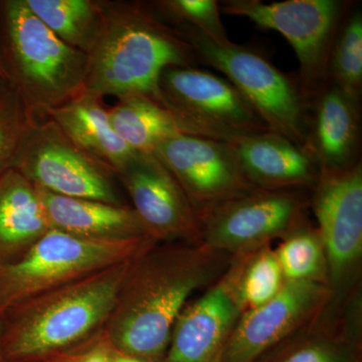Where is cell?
<instances>
[{"mask_svg":"<svg viewBox=\"0 0 362 362\" xmlns=\"http://www.w3.org/2000/svg\"><path fill=\"white\" fill-rule=\"evenodd\" d=\"M232 257L202 242L157 243L134 259L104 334L113 349L162 362L176 319L195 293L223 275Z\"/></svg>","mask_w":362,"mask_h":362,"instance_id":"1","label":"cell"},{"mask_svg":"<svg viewBox=\"0 0 362 362\" xmlns=\"http://www.w3.org/2000/svg\"><path fill=\"white\" fill-rule=\"evenodd\" d=\"M86 56V92L157 103L162 71L199 63L177 30L141 2L101 1L99 30Z\"/></svg>","mask_w":362,"mask_h":362,"instance_id":"2","label":"cell"},{"mask_svg":"<svg viewBox=\"0 0 362 362\" xmlns=\"http://www.w3.org/2000/svg\"><path fill=\"white\" fill-rule=\"evenodd\" d=\"M135 259L33 297L7 311L0 326V362H42L101 333Z\"/></svg>","mask_w":362,"mask_h":362,"instance_id":"3","label":"cell"},{"mask_svg":"<svg viewBox=\"0 0 362 362\" xmlns=\"http://www.w3.org/2000/svg\"><path fill=\"white\" fill-rule=\"evenodd\" d=\"M2 58L9 82L37 117L85 90V52L59 39L25 0L0 1Z\"/></svg>","mask_w":362,"mask_h":362,"instance_id":"4","label":"cell"},{"mask_svg":"<svg viewBox=\"0 0 362 362\" xmlns=\"http://www.w3.org/2000/svg\"><path fill=\"white\" fill-rule=\"evenodd\" d=\"M157 243L149 237L87 239L51 228L18 261L0 265V317L33 297L137 258Z\"/></svg>","mask_w":362,"mask_h":362,"instance_id":"5","label":"cell"},{"mask_svg":"<svg viewBox=\"0 0 362 362\" xmlns=\"http://www.w3.org/2000/svg\"><path fill=\"white\" fill-rule=\"evenodd\" d=\"M197 62L220 71L271 132L305 149L309 104L297 77L279 70L263 52L230 39L214 40L192 28H175Z\"/></svg>","mask_w":362,"mask_h":362,"instance_id":"6","label":"cell"},{"mask_svg":"<svg viewBox=\"0 0 362 362\" xmlns=\"http://www.w3.org/2000/svg\"><path fill=\"white\" fill-rule=\"evenodd\" d=\"M158 90L159 104L173 115L183 134L230 143L270 131L226 78L197 66L165 69Z\"/></svg>","mask_w":362,"mask_h":362,"instance_id":"7","label":"cell"},{"mask_svg":"<svg viewBox=\"0 0 362 362\" xmlns=\"http://www.w3.org/2000/svg\"><path fill=\"white\" fill-rule=\"evenodd\" d=\"M221 11L252 21L285 37L299 61V80L309 106L327 84L328 61L333 42L350 11L341 0H226Z\"/></svg>","mask_w":362,"mask_h":362,"instance_id":"8","label":"cell"},{"mask_svg":"<svg viewBox=\"0 0 362 362\" xmlns=\"http://www.w3.org/2000/svg\"><path fill=\"white\" fill-rule=\"evenodd\" d=\"M13 168L52 194L127 206L115 173L78 148L49 117L35 118Z\"/></svg>","mask_w":362,"mask_h":362,"instance_id":"9","label":"cell"},{"mask_svg":"<svg viewBox=\"0 0 362 362\" xmlns=\"http://www.w3.org/2000/svg\"><path fill=\"white\" fill-rule=\"evenodd\" d=\"M310 206L325 247L330 301L344 303L361 289V161L344 170L320 173Z\"/></svg>","mask_w":362,"mask_h":362,"instance_id":"10","label":"cell"},{"mask_svg":"<svg viewBox=\"0 0 362 362\" xmlns=\"http://www.w3.org/2000/svg\"><path fill=\"white\" fill-rule=\"evenodd\" d=\"M310 199L311 190L256 188L206 216L201 242L232 258L270 246L307 218Z\"/></svg>","mask_w":362,"mask_h":362,"instance_id":"11","label":"cell"},{"mask_svg":"<svg viewBox=\"0 0 362 362\" xmlns=\"http://www.w3.org/2000/svg\"><path fill=\"white\" fill-rule=\"evenodd\" d=\"M153 153L180 183L199 223L226 202L257 188L228 143L178 134L161 142Z\"/></svg>","mask_w":362,"mask_h":362,"instance_id":"12","label":"cell"},{"mask_svg":"<svg viewBox=\"0 0 362 362\" xmlns=\"http://www.w3.org/2000/svg\"><path fill=\"white\" fill-rule=\"evenodd\" d=\"M330 298L327 285L285 282L270 301L240 316L221 362H259L318 315Z\"/></svg>","mask_w":362,"mask_h":362,"instance_id":"13","label":"cell"},{"mask_svg":"<svg viewBox=\"0 0 362 362\" xmlns=\"http://www.w3.org/2000/svg\"><path fill=\"white\" fill-rule=\"evenodd\" d=\"M150 238L201 242V223L180 183L154 153H137L116 175Z\"/></svg>","mask_w":362,"mask_h":362,"instance_id":"14","label":"cell"},{"mask_svg":"<svg viewBox=\"0 0 362 362\" xmlns=\"http://www.w3.org/2000/svg\"><path fill=\"white\" fill-rule=\"evenodd\" d=\"M240 315L226 269L181 311L162 362H221Z\"/></svg>","mask_w":362,"mask_h":362,"instance_id":"15","label":"cell"},{"mask_svg":"<svg viewBox=\"0 0 362 362\" xmlns=\"http://www.w3.org/2000/svg\"><path fill=\"white\" fill-rule=\"evenodd\" d=\"M361 289L327 305L259 362H361Z\"/></svg>","mask_w":362,"mask_h":362,"instance_id":"16","label":"cell"},{"mask_svg":"<svg viewBox=\"0 0 362 362\" xmlns=\"http://www.w3.org/2000/svg\"><path fill=\"white\" fill-rule=\"evenodd\" d=\"M359 108L361 104L330 83L311 102L305 150L320 173L344 170L361 161Z\"/></svg>","mask_w":362,"mask_h":362,"instance_id":"17","label":"cell"},{"mask_svg":"<svg viewBox=\"0 0 362 362\" xmlns=\"http://www.w3.org/2000/svg\"><path fill=\"white\" fill-rule=\"evenodd\" d=\"M228 144L255 187L312 190L320 176L318 164L306 150L270 131Z\"/></svg>","mask_w":362,"mask_h":362,"instance_id":"18","label":"cell"},{"mask_svg":"<svg viewBox=\"0 0 362 362\" xmlns=\"http://www.w3.org/2000/svg\"><path fill=\"white\" fill-rule=\"evenodd\" d=\"M37 189L51 228L93 240L149 237L142 221L129 206L63 197L40 187Z\"/></svg>","mask_w":362,"mask_h":362,"instance_id":"19","label":"cell"},{"mask_svg":"<svg viewBox=\"0 0 362 362\" xmlns=\"http://www.w3.org/2000/svg\"><path fill=\"white\" fill-rule=\"evenodd\" d=\"M51 118L71 141L111 169L115 175L136 156V152L112 127L103 98L83 90L70 101L52 109Z\"/></svg>","mask_w":362,"mask_h":362,"instance_id":"20","label":"cell"},{"mask_svg":"<svg viewBox=\"0 0 362 362\" xmlns=\"http://www.w3.org/2000/svg\"><path fill=\"white\" fill-rule=\"evenodd\" d=\"M49 230L37 187L14 168L0 175V265L18 261Z\"/></svg>","mask_w":362,"mask_h":362,"instance_id":"21","label":"cell"},{"mask_svg":"<svg viewBox=\"0 0 362 362\" xmlns=\"http://www.w3.org/2000/svg\"><path fill=\"white\" fill-rule=\"evenodd\" d=\"M108 113L117 135L136 153H153L161 142L183 134L173 115L148 97L121 98Z\"/></svg>","mask_w":362,"mask_h":362,"instance_id":"22","label":"cell"},{"mask_svg":"<svg viewBox=\"0 0 362 362\" xmlns=\"http://www.w3.org/2000/svg\"><path fill=\"white\" fill-rule=\"evenodd\" d=\"M59 40L87 54L101 21V0H25Z\"/></svg>","mask_w":362,"mask_h":362,"instance_id":"23","label":"cell"},{"mask_svg":"<svg viewBox=\"0 0 362 362\" xmlns=\"http://www.w3.org/2000/svg\"><path fill=\"white\" fill-rule=\"evenodd\" d=\"M228 273L242 314L270 301L285 283L275 250L271 246L235 257Z\"/></svg>","mask_w":362,"mask_h":362,"instance_id":"24","label":"cell"},{"mask_svg":"<svg viewBox=\"0 0 362 362\" xmlns=\"http://www.w3.org/2000/svg\"><path fill=\"white\" fill-rule=\"evenodd\" d=\"M285 282L321 283L328 286L325 247L318 228L304 218L275 249Z\"/></svg>","mask_w":362,"mask_h":362,"instance_id":"25","label":"cell"},{"mask_svg":"<svg viewBox=\"0 0 362 362\" xmlns=\"http://www.w3.org/2000/svg\"><path fill=\"white\" fill-rule=\"evenodd\" d=\"M330 84L361 104L362 95V13L349 11L333 42L328 61Z\"/></svg>","mask_w":362,"mask_h":362,"instance_id":"26","label":"cell"},{"mask_svg":"<svg viewBox=\"0 0 362 362\" xmlns=\"http://www.w3.org/2000/svg\"><path fill=\"white\" fill-rule=\"evenodd\" d=\"M35 118L11 83L0 78V175L13 168Z\"/></svg>","mask_w":362,"mask_h":362,"instance_id":"27","label":"cell"},{"mask_svg":"<svg viewBox=\"0 0 362 362\" xmlns=\"http://www.w3.org/2000/svg\"><path fill=\"white\" fill-rule=\"evenodd\" d=\"M151 6L162 20L173 21L175 28H192L214 40L228 39L216 0H163Z\"/></svg>","mask_w":362,"mask_h":362,"instance_id":"28","label":"cell"},{"mask_svg":"<svg viewBox=\"0 0 362 362\" xmlns=\"http://www.w3.org/2000/svg\"><path fill=\"white\" fill-rule=\"evenodd\" d=\"M110 343L104 330L90 339L42 362H109Z\"/></svg>","mask_w":362,"mask_h":362,"instance_id":"29","label":"cell"},{"mask_svg":"<svg viewBox=\"0 0 362 362\" xmlns=\"http://www.w3.org/2000/svg\"><path fill=\"white\" fill-rule=\"evenodd\" d=\"M109 362H148L143 361L141 358L138 357L129 356V354H123V352L119 351L110 345V349H109Z\"/></svg>","mask_w":362,"mask_h":362,"instance_id":"30","label":"cell"},{"mask_svg":"<svg viewBox=\"0 0 362 362\" xmlns=\"http://www.w3.org/2000/svg\"><path fill=\"white\" fill-rule=\"evenodd\" d=\"M0 78L4 81H9L4 58H2L1 47H0Z\"/></svg>","mask_w":362,"mask_h":362,"instance_id":"31","label":"cell"},{"mask_svg":"<svg viewBox=\"0 0 362 362\" xmlns=\"http://www.w3.org/2000/svg\"><path fill=\"white\" fill-rule=\"evenodd\" d=\"M0 326H1V317H0Z\"/></svg>","mask_w":362,"mask_h":362,"instance_id":"32","label":"cell"}]
</instances>
